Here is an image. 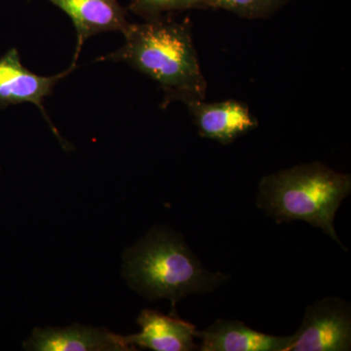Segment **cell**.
<instances>
[{"instance_id": "obj_2", "label": "cell", "mask_w": 351, "mask_h": 351, "mask_svg": "<svg viewBox=\"0 0 351 351\" xmlns=\"http://www.w3.org/2000/svg\"><path fill=\"white\" fill-rule=\"evenodd\" d=\"M130 287L149 301L166 299L175 307L191 295L214 292L228 279L203 267L180 233L156 226L124 253Z\"/></svg>"}, {"instance_id": "obj_11", "label": "cell", "mask_w": 351, "mask_h": 351, "mask_svg": "<svg viewBox=\"0 0 351 351\" xmlns=\"http://www.w3.org/2000/svg\"><path fill=\"white\" fill-rule=\"evenodd\" d=\"M286 0H203L204 9H223L246 19L267 18L276 13Z\"/></svg>"}, {"instance_id": "obj_3", "label": "cell", "mask_w": 351, "mask_h": 351, "mask_svg": "<svg viewBox=\"0 0 351 351\" xmlns=\"http://www.w3.org/2000/svg\"><path fill=\"white\" fill-rule=\"evenodd\" d=\"M350 191V174L320 162L302 164L263 177L257 206L278 225L304 221L321 228L346 250L334 223L337 211Z\"/></svg>"}, {"instance_id": "obj_4", "label": "cell", "mask_w": 351, "mask_h": 351, "mask_svg": "<svg viewBox=\"0 0 351 351\" xmlns=\"http://www.w3.org/2000/svg\"><path fill=\"white\" fill-rule=\"evenodd\" d=\"M351 348L350 304L338 297L306 307L288 351H346Z\"/></svg>"}, {"instance_id": "obj_9", "label": "cell", "mask_w": 351, "mask_h": 351, "mask_svg": "<svg viewBox=\"0 0 351 351\" xmlns=\"http://www.w3.org/2000/svg\"><path fill=\"white\" fill-rule=\"evenodd\" d=\"M201 339L200 351H288L294 335L287 337L263 334L239 320L218 319L203 331L195 332Z\"/></svg>"}, {"instance_id": "obj_12", "label": "cell", "mask_w": 351, "mask_h": 351, "mask_svg": "<svg viewBox=\"0 0 351 351\" xmlns=\"http://www.w3.org/2000/svg\"><path fill=\"white\" fill-rule=\"evenodd\" d=\"M129 9L145 20L191 9H204L203 0H130Z\"/></svg>"}, {"instance_id": "obj_10", "label": "cell", "mask_w": 351, "mask_h": 351, "mask_svg": "<svg viewBox=\"0 0 351 351\" xmlns=\"http://www.w3.org/2000/svg\"><path fill=\"white\" fill-rule=\"evenodd\" d=\"M59 7L73 21L77 34L75 62L82 44L95 34L105 32L124 34L130 23L119 0H47Z\"/></svg>"}, {"instance_id": "obj_1", "label": "cell", "mask_w": 351, "mask_h": 351, "mask_svg": "<svg viewBox=\"0 0 351 351\" xmlns=\"http://www.w3.org/2000/svg\"><path fill=\"white\" fill-rule=\"evenodd\" d=\"M123 36V45L101 60L123 62L158 83L164 91V106L205 100L207 82L189 22L164 16L130 24Z\"/></svg>"}, {"instance_id": "obj_6", "label": "cell", "mask_w": 351, "mask_h": 351, "mask_svg": "<svg viewBox=\"0 0 351 351\" xmlns=\"http://www.w3.org/2000/svg\"><path fill=\"white\" fill-rule=\"evenodd\" d=\"M201 137L230 145L258 127V120L248 106L239 101L205 103L204 100L186 104Z\"/></svg>"}, {"instance_id": "obj_5", "label": "cell", "mask_w": 351, "mask_h": 351, "mask_svg": "<svg viewBox=\"0 0 351 351\" xmlns=\"http://www.w3.org/2000/svg\"><path fill=\"white\" fill-rule=\"evenodd\" d=\"M75 68V62H73L68 71L60 75H36L23 66L17 49L9 50L0 58V108L31 103L36 105L47 119L43 108L44 99L47 98L52 93L55 85Z\"/></svg>"}, {"instance_id": "obj_7", "label": "cell", "mask_w": 351, "mask_h": 351, "mask_svg": "<svg viewBox=\"0 0 351 351\" xmlns=\"http://www.w3.org/2000/svg\"><path fill=\"white\" fill-rule=\"evenodd\" d=\"M24 348L34 351H128L123 337L103 328L73 324L66 328L34 329Z\"/></svg>"}, {"instance_id": "obj_8", "label": "cell", "mask_w": 351, "mask_h": 351, "mask_svg": "<svg viewBox=\"0 0 351 351\" xmlns=\"http://www.w3.org/2000/svg\"><path fill=\"white\" fill-rule=\"evenodd\" d=\"M141 327L138 334L123 337L126 345L154 351L199 350L196 345L193 323L186 322L177 315H165L159 311L144 309L138 315Z\"/></svg>"}]
</instances>
